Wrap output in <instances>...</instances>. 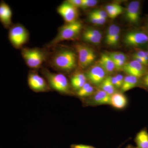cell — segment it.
Returning a JSON list of instances; mask_svg holds the SVG:
<instances>
[{"instance_id":"obj_40","label":"cell","mask_w":148,"mask_h":148,"mask_svg":"<svg viewBox=\"0 0 148 148\" xmlns=\"http://www.w3.org/2000/svg\"><path fill=\"white\" fill-rule=\"evenodd\" d=\"M147 51V53H148V49Z\"/></svg>"},{"instance_id":"obj_13","label":"cell","mask_w":148,"mask_h":148,"mask_svg":"<svg viewBox=\"0 0 148 148\" xmlns=\"http://www.w3.org/2000/svg\"><path fill=\"white\" fill-rule=\"evenodd\" d=\"M141 4L139 1L131 2L126 9L125 18L131 24H136L140 19Z\"/></svg>"},{"instance_id":"obj_24","label":"cell","mask_w":148,"mask_h":148,"mask_svg":"<svg viewBox=\"0 0 148 148\" xmlns=\"http://www.w3.org/2000/svg\"><path fill=\"white\" fill-rule=\"evenodd\" d=\"M82 38L85 41L94 44H99L101 41V39L90 35L85 31H84L83 33Z\"/></svg>"},{"instance_id":"obj_8","label":"cell","mask_w":148,"mask_h":148,"mask_svg":"<svg viewBox=\"0 0 148 148\" xmlns=\"http://www.w3.org/2000/svg\"><path fill=\"white\" fill-rule=\"evenodd\" d=\"M148 67L140 64L135 60L125 63L122 71L129 75L141 79L148 72Z\"/></svg>"},{"instance_id":"obj_26","label":"cell","mask_w":148,"mask_h":148,"mask_svg":"<svg viewBox=\"0 0 148 148\" xmlns=\"http://www.w3.org/2000/svg\"><path fill=\"white\" fill-rule=\"evenodd\" d=\"M124 9L121 5L119 7L110 11L107 12L108 16L111 18H114L120 14L123 13Z\"/></svg>"},{"instance_id":"obj_32","label":"cell","mask_w":148,"mask_h":148,"mask_svg":"<svg viewBox=\"0 0 148 148\" xmlns=\"http://www.w3.org/2000/svg\"><path fill=\"white\" fill-rule=\"evenodd\" d=\"M120 6V5L118 3H112L106 6V11L107 12L114 10Z\"/></svg>"},{"instance_id":"obj_23","label":"cell","mask_w":148,"mask_h":148,"mask_svg":"<svg viewBox=\"0 0 148 148\" xmlns=\"http://www.w3.org/2000/svg\"><path fill=\"white\" fill-rule=\"evenodd\" d=\"M108 55L114 63L119 61L126 62L127 60L126 55L121 52H111Z\"/></svg>"},{"instance_id":"obj_31","label":"cell","mask_w":148,"mask_h":148,"mask_svg":"<svg viewBox=\"0 0 148 148\" xmlns=\"http://www.w3.org/2000/svg\"><path fill=\"white\" fill-rule=\"evenodd\" d=\"M67 1L75 7L78 8L81 7L82 3V0H69Z\"/></svg>"},{"instance_id":"obj_6","label":"cell","mask_w":148,"mask_h":148,"mask_svg":"<svg viewBox=\"0 0 148 148\" xmlns=\"http://www.w3.org/2000/svg\"><path fill=\"white\" fill-rule=\"evenodd\" d=\"M75 47L79 66L81 69H86L95 60L96 58L95 52L90 47L81 44L77 45Z\"/></svg>"},{"instance_id":"obj_17","label":"cell","mask_w":148,"mask_h":148,"mask_svg":"<svg viewBox=\"0 0 148 148\" xmlns=\"http://www.w3.org/2000/svg\"><path fill=\"white\" fill-rule=\"evenodd\" d=\"M140 79L127 75L124 77L123 83L121 89L122 92H125L138 86L140 83Z\"/></svg>"},{"instance_id":"obj_20","label":"cell","mask_w":148,"mask_h":148,"mask_svg":"<svg viewBox=\"0 0 148 148\" xmlns=\"http://www.w3.org/2000/svg\"><path fill=\"white\" fill-rule=\"evenodd\" d=\"M95 92V89L90 83H86L83 86L77 91V94L82 98H86L91 96Z\"/></svg>"},{"instance_id":"obj_25","label":"cell","mask_w":148,"mask_h":148,"mask_svg":"<svg viewBox=\"0 0 148 148\" xmlns=\"http://www.w3.org/2000/svg\"><path fill=\"white\" fill-rule=\"evenodd\" d=\"M88 18L90 22L96 25H103L106 23L107 19V18H102L94 15L91 12L89 14Z\"/></svg>"},{"instance_id":"obj_30","label":"cell","mask_w":148,"mask_h":148,"mask_svg":"<svg viewBox=\"0 0 148 148\" xmlns=\"http://www.w3.org/2000/svg\"><path fill=\"white\" fill-rule=\"evenodd\" d=\"M91 13L93 14L94 15L103 18H107L108 16L107 12L101 10H96L92 11Z\"/></svg>"},{"instance_id":"obj_16","label":"cell","mask_w":148,"mask_h":148,"mask_svg":"<svg viewBox=\"0 0 148 148\" xmlns=\"http://www.w3.org/2000/svg\"><path fill=\"white\" fill-rule=\"evenodd\" d=\"M127 103V98L121 92H116L111 96L110 105L115 108L120 110L124 108Z\"/></svg>"},{"instance_id":"obj_21","label":"cell","mask_w":148,"mask_h":148,"mask_svg":"<svg viewBox=\"0 0 148 148\" xmlns=\"http://www.w3.org/2000/svg\"><path fill=\"white\" fill-rule=\"evenodd\" d=\"M100 89L105 91L110 96L116 92V88L111 82L110 76L107 77L100 85Z\"/></svg>"},{"instance_id":"obj_19","label":"cell","mask_w":148,"mask_h":148,"mask_svg":"<svg viewBox=\"0 0 148 148\" xmlns=\"http://www.w3.org/2000/svg\"><path fill=\"white\" fill-rule=\"evenodd\" d=\"M87 77L86 75L82 73H77L72 77L71 84L72 87L75 90H79L86 82Z\"/></svg>"},{"instance_id":"obj_36","label":"cell","mask_w":148,"mask_h":148,"mask_svg":"<svg viewBox=\"0 0 148 148\" xmlns=\"http://www.w3.org/2000/svg\"><path fill=\"white\" fill-rule=\"evenodd\" d=\"M142 79V84L144 86L148 88V71Z\"/></svg>"},{"instance_id":"obj_27","label":"cell","mask_w":148,"mask_h":148,"mask_svg":"<svg viewBox=\"0 0 148 148\" xmlns=\"http://www.w3.org/2000/svg\"><path fill=\"white\" fill-rule=\"evenodd\" d=\"M132 57H137L142 58L147 64L148 66V53L147 51L143 50H139L133 53Z\"/></svg>"},{"instance_id":"obj_14","label":"cell","mask_w":148,"mask_h":148,"mask_svg":"<svg viewBox=\"0 0 148 148\" xmlns=\"http://www.w3.org/2000/svg\"><path fill=\"white\" fill-rule=\"evenodd\" d=\"M12 12L10 6L4 1L0 3V21L6 28H10L12 24Z\"/></svg>"},{"instance_id":"obj_37","label":"cell","mask_w":148,"mask_h":148,"mask_svg":"<svg viewBox=\"0 0 148 148\" xmlns=\"http://www.w3.org/2000/svg\"><path fill=\"white\" fill-rule=\"evenodd\" d=\"M120 34L116 36H115L114 37L113 39L112 40V41L110 42V43H109V45L113 46L116 45L118 42Z\"/></svg>"},{"instance_id":"obj_4","label":"cell","mask_w":148,"mask_h":148,"mask_svg":"<svg viewBox=\"0 0 148 148\" xmlns=\"http://www.w3.org/2000/svg\"><path fill=\"white\" fill-rule=\"evenodd\" d=\"M21 54L27 66L34 69L40 68L47 58L45 51L38 48L23 49Z\"/></svg>"},{"instance_id":"obj_9","label":"cell","mask_w":148,"mask_h":148,"mask_svg":"<svg viewBox=\"0 0 148 148\" xmlns=\"http://www.w3.org/2000/svg\"><path fill=\"white\" fill-rule=\"evenodd\" d=\"M123 40L128 46H139L148 43V35L142 32L132 31L125 35Z\"/></svg>"},{"instance_id":"obj_29","label":"cell","mask_w":148,"mask_h":148,"mask_svg":"<svg viewBox=\"0 0 148 148\" xmlns=\"http://www.w3.org/2000/svg\"><path fill=\"white\" fill-rule=\"evenodd\" d=\"M88 34L102 39V34L100 31L93 29H88L85 30Z\"/></svg>"},{"instance_id":"obj_7","label":"cell","mask_w":148,"mask_h":148,"mask_svg":"<svg viewBox=\"0 0 148 148\" xmlns=\"http://www.w3.org/2000/svg\"><path fill=\"white\" fill-rule=\"evenodd\" d=\"M28 83L30 88L35 92H45L50 90L47 82L35 72L29 73L28 77Z\"/></svg>"},{"instance_id":"obj_38","label":"cell","mask_w":148,"mask_h":148,"mask_svg":"<svg viewBox=\"0 0 148 148\" xmlns=\"http://www.w3.org/2000/svg\"><path fill=\"white\" fill-rule=\"evenodd\" d=\"M125 148H137L136 147H134L133 145H128Z\"/></svg>"},{"instance_id":"obj_2","label":"cell","mask_w":148,"mask_h":148,"mask_svg":"<svg viewBox=\"0 0 148 148\" xmlns=\"http://www.w3.org/2000/svg\"><path fill=\"white\" fill-rule=\"evenodd\" d=\"M82 28V23L79 20L72 23H66L59 28L57 36L48 46L50 47L63 41L76 38L79 35Z\"/></svg>"},{"instance_id":"obj_34","label":"cell","mask_w":148,"mask_h":148,"mask_svg":"<svg viewBox=\"0 0 148 148\" xmlns=\"http://www.w3.org/2000/svg\"><path fill=\"white\" fill-rule=\"evenodd\" d=\"M120 86H121V88L122 85L123 83V80H124V77L121 75V74H118L116 75L115 76Z\"/></svg>"},{"instance_id":"obj_33","label":"cell","mask_w":148,"mask_h":148,"mask_svg":"<svg viewBox=\"0 0 148 148\" xmlns=\"http://www.w3.org/2000/svg\"><path fill=\"white\" fill-rule=\"evenodd\" d=\"M71 148H96L93 146L83 145V144H73L71 145Z\"/></svg>"},{"instance_id":"obj_35","label":"cell","mask_w":148,"mask_h":148,"mask_svg":"<svg viewBox=\"0 0 148 148\" xmlns=\"http://www.w3.org/2000/svg\"><path fill=\"white\" fill-rule=\"evenodd\" d=\"M110 79L111 82L114 86L116 88H121V86H120L119 84L117 81L116 78L115 76H110Z\"/></svg>"},{"instance_id":"obj_11","label":"cell","mask_w":148,"mask_h":148,"mask_svg":"<svg viewBox=\"0 0 148 148\" xmlns=\"http://www.w3.org/2000/svg\"><path fill=\"white\" fill-rule=\"evenodd\" d=\"M107 74L100 65H94L88 69L86 76L91 84L96 86H100L107 77Z\"/></svg>"},{"instance_id":"obj_1","label":"cell","mask_w":148,"mask_h":148,"mask_svg":"<svg viewBox=\"0 0 148 148\" xmlns=\"http://www.w3.org/2000/svg\"><path fill=\"white\" fill-rule=\"evenodd\" d=\"M77 56L73 51L62 49L55 52L51 59V64L55 69L70 72L76 68Z\"/></svg>"},{"instance_id":"obj_10","label":"cell","mask_w":148,"mask_h":148,"mask_svg":"<svg viewBox=\"0 0 148 148\" xmlns=\"http://www.w3.org/2000/svg\"><path fill=\"white\" fill-rule=\"evenodd\" d=\"M57 12L63 17L66 23H72L78 20L77 8L67 1L58 6Z\"/></svg>"},{"instance_id":"obj_22","label":"cell","mask_w":148,"mask_h":148,"mask_svg":"<svg viewBox=\"0 0 148 148\" xmlns=\"http://www.w3.org/2000/svg\"><path fill=\"white\" fill-rule=\"evenodd\" d=\"M120 29L118 26L114 24H112L110 26L106 33L105 42L108 45L116 35L120 34Z\"/></svg>"},{"instance_id":"obj_18","label":"cell","mask_w":148,"mask_h":148,"mask_svg":"<svg viewBox=\"0 0 148 148\" xmlns=\"http://www.w3.org/2000/svg\"><path fill=\"white\" fill-rule=\"evenodd\" d=\"M135 142L137 148H148V132L146 128L142 129L137 133Z\"/></svg>"},{"instance_id":"obj_5","label":"cell","mask_w":148,"mask_h":148,"mask_svg":"<svg viewBox=\"0 0 148 148\" xmlns=\"http://www.w3.org/2000/svg\"><path fill=\"white\" fill-rule=\"evenodd\" d=\"M29 37L27 29L21 24L12 26L9 32V39L11 43L16 49L22 47L27 42Z\"/></svg>"},{"instance_id":"obj_39","label":"cell","mask_w":148,"mask_h":148,"mask_svg":"<svg viewBox=\"0 0 148 148\" xmlns=\"http://www.w3.org/2000/svg\"><path fill=\"white\" fill-rule=\"evenodd\" d=\"M147 30L148 31V21L147 22Z\"/></svg>"},{"instance_id":"obj_3","label":"cell","mask_w":148,"mask_h":148,"mask_svg":"<svg viewBox=\"0 0 148 148\" xmlns=\"http://www.w3.org/2000/svg\"><path fill=\"white\" fill-rule=\"evenodd\" d=\"M42 72L49 87L62 94H70V85L66 76L62 73H51L46 69H43Z\"/></svg>"},{"instance_id":"obj_12","label":"cell","mask_w":148,"mask_h":148,"mask_svg":"<svg viewBox=\"0 0 148 148\" xmlns=\"http://www.w3.org/2000/svg\"><path fill=\"white\" fill-rule=\"evenodd\" d=\"M85 103L88 106L110 105V95L101 89L95 91Z\"/></svg>"},{"instance_id":"obj_15","label":"cell","mask_w":148,"mask_h":148,"mask_svg":"<svg viewBox=\"0 0 148 148\" xmlns=\"http://www.w3.org/2000/svg\"><path fill=\"white\" fill-rule=\"evenodd\" d=\"M98 63L107 74L112 73L116 70L114 62L108 54L102 53Z\"/></svg>"},{"instance_id":"obj_28","label":"cell","mask_w":148,"mask_h":148,"mask_svg":"<svg viewBox=\"0 0 148 148\" xmlns=\"http://www.w3.org/2000/svg\"><path fill=\"white\" fill-rule=\"evenodd\" d=\"M98 1L96 0H82L81 7L82 8L86 9L93 7L98 3Z\"/></svg>"}]
</instances>
